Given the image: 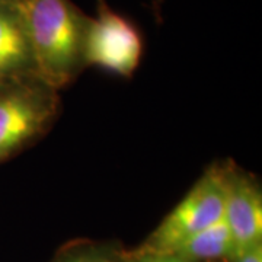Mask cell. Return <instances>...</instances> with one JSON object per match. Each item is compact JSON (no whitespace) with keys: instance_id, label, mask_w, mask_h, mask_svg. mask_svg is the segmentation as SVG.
<instances>
[{"instance_id":"obj_1","label":"cell","mask_w":262,"mask_h":262,"mask_svg":"<svg viewBox=\"0 0 262 262\" xmlns=\"http://www.w3.org/2000/svg\"><path fill=\"white\" fill-rule=\"evenodd\" d=\"M32 53L34 77L50 89L64 86L83 66L88 16L72 0H15Z\"/></svg>"},{"instance_id":"obj_2","label":"cell","mask_w":262,"mask_h":262,"mask_svg":"<svg viewBox=\"0 0 262 262\" xmlns=\"http://www.w3.org/2000/svg\"><path fill=\"white\" fill-rule=\"evenodd\" d=\"M226 172L211 168L151 233L140 251L172 253L198 232L223 217Z\"/></svg>"},{"instance_id":"obj_3","label":"cell","mask_w":262,"mask_h":262,"mask_svg":"<svg viewBox=\"0 0 262 262\" xmlns=\"http://www.w3.org/2000/svg\"><path fill=\"white\" fill-rule=\"evenodd\" d=\"M143 37L130 19L98 0V13L88 18L83 39V64L96 66L120 76H131L140 64Z\"/></svg>"},{"instance_id":"obj_4","label":"cell","mask_w":262,"mask_h":262,"mask_svg":"<svg viewBox=\"0 0 262 262\" xmlns=\"http://www.w3.org/2000/svg\"><path fill=\"white\" fill-rule=\"evenodd\" d=\"M38 79L0 92V160L37 136L54 114L56 101Z\"/></svg>"},{"instance_id":"obj_5","label":"cell","mask_w":262,"mask_h":262,"mask_svg":"<svg viewBox=\"0 0 262 262\" xmlns=\"http://www.w3.org/2000/svg\"><path fill=\"white\" fill-rule=\"evenodd\" d=\"M223 219L234 242V252L261 244L262 198L258 187L245 175L226 173Z\"/></svg>"},{"instance_id":"obj_6","label":"cell","mask_w":262,"mask_h":262,"mask_svg":"<svg viewBox=\"0 0 262 262\" xmlns=\"http://www.w3.org/2000/svg\"><path fill=\"white\" fill-rule=\"evenodd\" d=\"M34 76L32 53L27 31L13 2L0 0V80Z\"/></svg>"},{"instance_id":"obj_7","label":"cell","mask_w":262,"mask_h":262,"mask_svg":"<svg viewBox=\"0 0 262 262\" xmlns=\"http://www.w3.org/2000/svg\"><path fill=\"white\" fill-rule=\"evenodd\" d=\"M172 253H177L188 262L230 258L234 253V242L229 226L222 217L204 230L189 237Z\"/></svg>"},{"instance_id":"obj_8","label":"cell","mask_w":262,"mask_h":262,"mask_svg":"<svg viewBox=\"0 0 262 262\" xmlns=\"http://www.w3.org/2000/svg\"><path fill=\"white\" fill-rule=\"evenodd\" d=\"M125 262H188L177 253L144 252L139 251L136 255L130 256Z\"/></svg>"},{"instance_id":"obj_9","label":"cell","mask_w":262,"mask_h":262,"mask_svg":"<svg viewBox=\"0 0 262 262\" xmlns=\"http://www.w3.org/2000/svg\"><path fill=\"white\" fill-rule=\"evenodd\" d=\"M58 262H114V259L108 253L102 251H83V252L69 255Z\"/></svg>"},{"instance_id":"obj_10","label":"cell","mask_w":262,"mask_h":262,"mask_svg":"<svg viewBox=\"0 0 262 262\" xmlns=\"http://www.w3.org/2000/svg\"><path fill=\"white\" fill-rule=\"evenodd\" d=\"M232 262H262V245L256 244L237 251L230 256Z\"/></svg>"},{"instance_id":"obj_11","label":"cell","mask_w":262,"mask_h":262,"mask_svg":"<svg viewBox=\"0 0 262 262\" xmlns=\"http://www.w3.org/2000/svg\"><path fill=\"white\" fill-rule=\"evenodd\" d=\"M162 2H163V0H155V6H156V9L159 8V5L162 3Z\"/></svg>"},{"instance_id":"obj_12","label":"cell","mask_w":262,"mask_h":262,"mask_svg":"<svg viewBox=\"0 0 262 262\" xmlns=\"http://www.w3.org/2000/svg\"><path fill=\"white\" fill-rule=\"evenodd\" d=\"M8 2H15V0H8Z\"/></svg>"}]
</instances>
